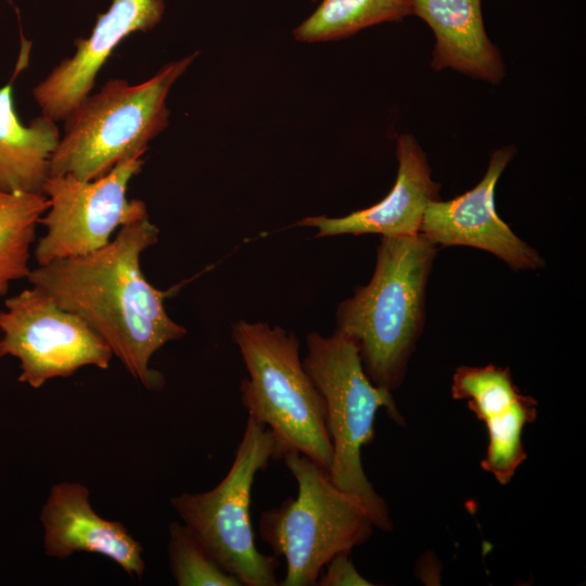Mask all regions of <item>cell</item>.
<instances>
[{"instance_id": "1", "label": "cell", "mask_w": 586, "mask_h": 586, "mask_svg": "<svg viewBox=\"0 0 586 586\" xmlns=\"http://www.w3.org/2000/svg\"><path fill=\"white\" fill-rule=\"evenodd\" d=\"M149 217L124 225L105 246L86 255L53 260L30 270L33 285L63 309L79 316L148 390L163 375L149 368L153 354L187 334L164 307L165 293L140 268V255L158 239Z\"/></svg>"}, {"instance_id": "2", "label": "cell", "mask_w": 586, "mask_h": 586, "mask_svg": "<svg viewBox=\"0 0 586 586\" xmlns=\"http://www.w3.org/2000/svg\"><path fill=\"white\" fill-rule=\"evenodd\" d=\"M436 253L420 233L381 237L370 281L336 308L335 331L356 345L366 374L386 391L402 384L422 332Z\"/></svg>"}, {"instance_id": "3", "label": "cell", "mask_w": 586, "mask_h": 586, "mask_svg": "<svg viewBox=\"0 0 586 586\" xmlns=\"http://www.w3.org/2000/svg\"><path fill=\"white\" fill-rule=\"evenodd\" d=\"M199 52L164 65L137 85L114 78L89 94L64 119V132L50 158L49 176L71 174L95 180L117 164L142 156L169 124L166 99Z\"/></svg>"}, {"instance_id": "4", "label": "cell", "mask_w": 586, "mask_h": 586, "mask_svg": "<svg viewBox=\"0 0 586 586\" xmlns=\"http://www.w3.org/2000/svg\"><path fill=\"white\" fill-rule=\"evenodd\" d=\"M249 375L240 384L249 417L275 438V460L297 451L329 471L333 449L326 426L324 402L300 358L294 332L240 319L232 326Z\"/></svg>"}, {"instance_id": "5", "label": "cell", "mask_w": 586, "mask_h": 586, "mask_svg": "<svg viewBox=\"0 0 586 586\" xmlns=\"http://www.w3.org/2000/svg\"><path fill=\"white\" fill-rule=\"evenodd\" d=\"M303 366L321 394L326 426L333 449L329 476L340 489L356 496L367 508L374 527L392 531L383 498L365 474L362 448L374 438V420L384 408L397 424H404L392 392L372 383L361 365L356 345L337 331L330 336H306Z\"/></svg>"}, {"instance_id": "6", "label": "cell", "mask_w": 586, "mask_h": 586, "mask_svg": "<svg viewBox=\"0 0 586 586\" xmlns=\"http://www.w3.org/2000/svg\"><path fill=\"white\" fill-rule=\"evenodd\" d=\"M297 483V496L262 512L259 535L276 557H283L282 586H314L324 565L364 544L374 527L365 505L336 487L329 472L307 456H282Z\"/></svg>"}, {"instance_id": "7", "label": "cell", "mask_w": 586, "mask_h": 586, "mask_svg": "<svg viewBox=\"0 0 586 586\" xmlns=\"http://www.w3.org/2000/svg\"><path fill=\"white\" fill-rule=\"evenodd\" d=\"M271 431L247 418L226 476L213 489L183 493L170 502L216 562L244 586H277L278 557L259 552L251 522V492L256 474L275 460Z\"/></svg>"}, {"instance_id": "8", "label": "cell", "mask_w": 586, "mask_h": 586, "mask_svg": "<svg viewBox=\"0 0 586 586\" xmlns=\"http://www.w3.org/2000/svg\"><path fill=\"white\" fill-rule=\"evenodd\" d=\"M143 163L142 156L130 157L91 181L71 174L49 176L42 193L50 206L39 219L47 233L35 250L38 265L94 252L118 227L146 218L144 202L127 198L128 183Z\"/></svg>"}, {"instance_id": "9", "label": "cell", "mask_w": 586, "mask_h": 586, "mask_svg": "<svg viewBox=\"0 0 586 586\" xmlns=\"http://www.w3.org/2000/svg\"><path fill=\"white\" fill-rule=\"evenodd\" d=\"M0 309V357L21 364L18 381L34 388L53 378H66L85 366L109 368L113 353L79 316L63 309L41 288L33 285Z\"/></svg>"}, {"instance_id": "10", "label": "cell", "mask_w": 586, "mask_h": 586, "mask_svg": "<svg viewBox=\"0 0 586 586\" xmlns=\"http://www.w3.org/2000/svg\"><path fill=\"white\" fill-rule=\"evenodd\" d=\"M514 153L511 145L494 151L485 175L474 188L449 201L430 203L419 233L436 246L464 245L487 251L514 270L540 268L543 257L514 234L495 207L496 184Z\"/></svg>"}, {"instance_id": "11", "label": "cell", "mask_w": 586, "mask_h": 586, "mask_svg": "<svg viewBox=\"0 0 586 586\" xmlns=\"http://www.w3.org/2000/svg\"><path fill=\"white\" fill-rule=\"evenodd\" d=\"M164 11L163 0H112L109 10L98 15L90 36L75 40L76 52L34 87L41 114L54 122L64 120L91 93L113 50L130 34L154 28Z\"/></svg>"}, {"instance_id": "12", "label": "cell", "mask_w": 586, "mask_h": 586, "mask_svg": "<svg viewBox=\"0 0 586 586\" xmlns=\"http://www.w3.org/2000/svg\"><path fill=\"white\" fill-rule=\"evenodd\" d=\"M397 176L380 202L342 217L309 216L298 226L316 229V237L380 234L408 237L420 231L430 203L440 200V184L431 177L426 155L411 135L397 138Z\"/></svg>"}, {"instance_id": "13", "label": "cell", "mask_w": 586, "mask_h": 586, "mask_svg": "<svg viewBox=\"0 0 586 586\" xmlns=\"http://www.w3.org/2000/svg\"><path fill=\"white\" fill-rule=\"evenodd\" d=\"M40 520L47 556L64 559L79 551L99 553L129 575H143L142 546L120 522L95 513L86 486L72 482L53 485Z\"/></svg>"}, {"instance_id": "14", "label": "cell", "mask_w": 586, "mask_h": 586, "mask_svg": "<svg viewBox=\"0 0 586 586\" xmlns=\"http://www.w3.org/2000/svg\"><path fill=\"white\" fill-rule=\"evenodd\" d=\"M412 14L435 37L431 67L451 68L470 77L499 84L506 69L501 54L488 38L482 0H410Z\"/></svg>"}, {"instance_id": "15", "label": "cell", "mask_w": 586, "mask_h": 586, "mask_svg": "<svg viewBox=\"0 0 586 586\" xmlns=\"http://www.w3.org/2000/svg\"><path fill=\"white\" fill-rule=\"evenodd\" d=\"M23 58L13 78L0 88V190L42 193L50 158L60 141L56 122L39 115L23 125L14 109L13 82L23 68Z\"/></svg>"}, {"instance_id": "16", "label": "cell", "mask_w": 586, "mask_h": 586, "mask_svg": "<svg viewBox=\"0 0 586 586\" xmlns=\"http://www.w3.org/2000/svg\"><path fill=\"white\" fill-rule=\"evenodd\" d=\"M537 402L519 390L496 394L472 411L484 422L488 445L481 466L501 485L508 484L526 459L523 430L537 417Z\"/></svg>"}, {"instance_id": "17", "label": "cell", "mask_w": 586, "mask_h": 586, "mask_svg": "<svg viewBox=\"0 0 586 586\" xmlns=\"http://www.w3.org/2000/svg\"><path fill=\"white\" fill-rule=\"evenodd\" d=\"M316 10L293 30L301 42H326L412 15L410 0H313Z\"/></svg>"}, {"instance_id": "18", "label": "cell", "mask_w": 586, "mask_h": 586, "mask_svg": "<svg viewBox=\"0 0 586 586\" xmlns=\"http://www.w3.org/2000/svg\"><path fill=\"white\" fill-rule=\"evenodd\" d=\"M49 206L44 194L0 190V295L11 281L29 275V249Z\"/></svg>"}, {"instance_id": "19", "label": "cell", "mask_w": 586, "mask_h": 586, "mask_svg": "<svg viewBox=\"0 0 586 586\" xmlns=\"http://www.w3.org/2000/svg\"><path fill=\"white\" fill-rule=\"evenodd\" d=\"M168 559L179 586H242L216 562L184 523L169 524Z\"/></svg>"}, {"instance_id": "20", "label": "cell", "mask_w": 586, "mask_h": 586, "mask_svg": "<svg viewBox=\"0 0 586 586\" xmlns=\"http://www.w3.org/2000/svg\"><path fill=\"white\" fill-rule=\"evenodd\" d=\"M349 552L334 556L326 565L317 581L320 586H369L372 583L362 577L349 559Z\"/></svg>"}, {"instance_id": "21", "label": "cell", "mask_w": 586, "mask_h": 586, "mask_svg": "<svg viewBox=\"0 0 586 586\" xmlns=\"http://www.w3.org/2000/svg\"><path fill=\"white\" fill-rule=\"evenodd\" d=\"M1 358V357H0Z\"/></svg>"}]
</instances>
